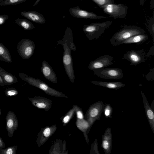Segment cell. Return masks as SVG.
Returning a JSON list of instances; mask_svg holds the SVG:
<instances>
[{"mask_svg": "<svg viewBox=\"0 0 154 154\" xmlns=\"http://www.w3.org/2000/svg\"><path fill=\"white\" fill-rule=\"evenodd\" d=\"M41 0H36L34 4L33 5V6H34L37 5Z\"/></svg>", "mask_w": 154, "mask_h": 154, "instance_id": "f35d334b", "label": "cell"}, {"mask_svg": "<svg viewBox=\"0 0 154 154\" xmlns=\"http://www.w3.org/2000/svg\"><path fill=\"white\" fill-rule=\"evenodd\" d=\"M69 11L71 16L79 18L102 19L106 18V17L98 15L92 12L82 9L79 6L70 8Z\"/></svg>", "mask_w": 154, "mask_h": 154, "instance_id": "30bf717a", "label": "cell"}, {"mask_svg": "<svg viewBox=\"0 0 154 154\" xmlns=\"http://www.w3.org/2000/svg\"><path fill=\"white\" fill-rule=\"evenodd\" d=\"M28 0H3L0 2V6L14 5L25 2Z\"/></svg>", "mask_w": 154, "mask_h": 154, "instance_id": "44dd1931", "label": "cell"}, {"mask_svg": "<svg viewBox=\"0 0 154 154\" xmlns=\"http://www.w3.org/2000/svg\"><path fill=\"white\" fill-rule=\"evenodd\" d=\"M71 111L70 112V113H69L67 115L65 116L63 119V122L64 123H67L70 119L71 115H72V114L74 113V110H71Z\"/></svg>", "mask_w": 154, "mask_h": 154, "instance_id": "4316f807", "label": "cell"}, {"mask_svg": "<svg viewBox=\"0 0 154 154\" xmlns=\"http://www.w3.org/2000/svg\"><path fill=\"white\" fill-rule=\"evenodd\" d=\"M51 129L50 128H45L43 131L44 135L46 137H49L51 134Z\"/></svg>", "mask_w": 154, "mask_h": 154, "instance_id": "83f0119b", "label": "cell"}, {"mask_svg": "<svg viewBox=\"0 0 154 154\" xmlns=\"http://www.w3.org/2000/svg\"><path fill=\"white\" fill-rule=\"evenodd\" d=\"M148 40V37L147 34L145 33L139 34L125 39L122 42L121 44L132 43L140 44Z\"/></svg>", "mask_w": 154, "mask_h": 154, "instance_id": "9a60e30c", "label": "cell"}, {"mask_svg": "<svg viewBox=\"0 0 154 154\" xmlns=\"http://www.w3.org/2000/svg\"><path fill=\"white\" fill-rule=\"evenodd\" d=\"M146 0H140V4L141 5H143L144 3Z\"/></svg>", "mask_w": 154, "mask_h": 154, "instance_id": "8d00e7d4", "label": "cell"}, {"mask_svg": "<svg viewBox=\"0 0 154 154\" xmlns=\"http://www.w3.org/2000/svg\"><path fill=\"white\" fill-rule=\"evenodd\" d=\"M95 75L105 79H119L123 78V71L116 68H102L93 70Z\"/></svg>", "mask_w": 154, "mask_h": 154, "instance_id": "52a82bcc", "label": "cell"}, {"mask_svg": "<svg viewBox=\"0 0 154 154\" xmlns=\"http://www.w3.org/2000/svg\"><path fill=\"white\" fill-rule=\"evenodd\" d=\"M146 52L143 50H131L128 51L124 54L123 59L127 60L131 66H136L145 61Z\"/></svg>", "mask_w": 154, "mask_h": 154, "instance_id": "ba28073f", "label": "cell"}, {"mask_svg": "<svg viewBox=\"0 0 154 154\" xmlns=\"http://www.w3.org/2000/svg\"><path fill=\"white\" fill-rule=\"evenodd\" d=\"M3 0H0V2H1L2 1H3Z\"/></svg>", "mask_w": 154, "mask_h": 154, "instance_id": "60d3db41", "label": "cell"}, {"mask_svg": "<svg viewBox=\"0 0 154 154\" xmlns=\"http://www.w3.org/2000/svg\"><path fill=\"white\" fill-rule=\"evenodd\" d=\"M110 20L103 22H96L88 25L85 24L83 30L87 37L90 40L98 38L112 24Z\"/></svg>", "mask_w": 154, "mask_h": 154, "instance_id": "3957f363", "label": "cell"}, {"mask_svg": "<svg viewBox=\"0 0 154 154\" xmlns=\"http://www.w3.org/2000/svg\"><path fill=\"white\" fill-rule=\"evenodd\" d=\"M98 113V110L96 108L92 109L90 112V115L92 117L96 116Z\"/></svg>", "mask_w": 154, "mask_h": 154, "instance_id": "f1b7e54d", "label": "cell"}, {"mask_svg": "<svg viewBox=\"0 0 154 154\" xmlns=\"http://www.w3.org/2000/svg\"><path fill=\"white\" fill-rule=\"evenodd\" d=\"M5 93L7 96H12L17 95L18 93V92L14 88H10L5 91Z\"/></svg>", "mask_w": 154, "mask_h": 154, "instance_id": "cb8c5ba5", "label": "cell"}, {"mask_svg": "<svg viewBox=\"0 0 154 154\" xmlns=\"http://www.w3.org/2000/svg\"><path fill=\"white\" fill-rule=\"evenodd\" d=\"M21 15L27 19L38 24H44L46 22L44 17L41 14L35 11H22Z\"/></svg>", "mask_w": 154, "mask_h": 154, "instance_id": "5bb4252c", "label": "cell"}, {"mask_svg": "<svg viewBox=\"0 0 154 154\" xmlns=\"http://www.w3.org/2000/svg\"><path fill=\"white\" fill-rule=\"evenodd\" d=\"M91 82L95 85L113 89H118L125 86V84L120 82L92 81Z\"/></svg>", "mask_w": 154, "mask_h": 154, "instance_id": "2e32d148", "label": "cell"}, {"mask_svg": "<svg viewBox=\"0 0 154 154\" xmlns=\"http://www.w3.org/2000/svg\"><path fill=\"white\" fill-rule=\"evenodd\" d=\"M0 60L8 63L12 62V58L8 49L0 42Z\"/></svg>", "mask_w": 154, "mask_h": 154, "instance_id": "ac0fdd59", "label": "cell"}, {"mask_svg": "<svg viewBox=\"0 0 154 154\" xmlns=\"http://www.w3.org/2000/svg\"><path fill=\"white\" fill-rule=\"evenodd\" d=\"M148 27L150 34L152 36L153 41L154 39V16L150 19L148 22Z\"/></svg>", "mask_w": 154, "mask_h": 154, "instance_id": "603a6c76", "label": "cell"}, {"mask_svg": "<svg viewBox=\"0 0 154 154\" xmlns=\"http://www.w3.org/2000/svg\"><path fill=\"white\" fill-rule=\"evenodd\" d=\"M113 57L107 55L100 56L91 61L88 66V69L92 70L107 67L113 64Z\"/></svg>", "mask_w": 154, "mask_h": 154, "instance_id": "9c48e42d", "label": "cell"}, {"mask_svg": "<svg viewBox=\"0 0 154 154\" xmlns=\"http://www.w3.org/2000/svg\"><path fill=\"white\" fill-rule=\"evenodd\" d=\"M0 75L6 85H11L18 82L17 78L0 66Z\"/></svg>", "mask_w": 154, "mask_h": 154, "instance_id": "e0dca14e", "label": "cell"}, {"mask_svg": "<svg viewBox=\"0 0 154 154\" xmlns=\"http://www.w3.org/2000/svg\"><path fill=\"white\" fill-rule=\"evenodd\" d=\"M9 17L6 14H0V25L4 24Z\"/></svg>", "mask_w": 154, "mask_h": 154, "instance_id": "484cf974", "label": "cell"}, {"mask_svg": "<svg viewBox=\"0 0 154 154\" xmlns=\"http://www.w3.org/2000/svg\"><path fill=\"white\" fill-rule=\"evenodd\" d=\"M109 144L108 142L106 140H104L103 142V146L105 149H107L108 147Z\"/></svg>", "mask_w": 154, "mask_h": 154, "instance_id": "d6a6232c", "label": "cell"}, {"mask_svg": "<svg viewBox=\"0 0 154 154\" xmlns=\"http://www.w3.org/2000/svg\"><path fill=\"white\" fill-rule=\"evenodd\" d=\"M147 115L148 118L150 119H153L154 118V114L152 111L149 109L147 111Z\"/></svg>", "mask_w": 154, "mask_h": 154, "instance_id": "4dcf8cb0", "label": "cell"}, {"mask_svg": "<svg viewBox=\"0 0 154 154\" xmlns=\"http://www.w3.org/2000/svg\"><path fill=\"white\" fill-rule=\"evenodd\" d=\"M101 8L104 13L115 18H125L128 11V6L122 4H109Z\"/></svg>", "mask_w": 154, "mask_h": 154, "instance_id": "5b68a950", "label": "cell"}, {"mask_svg": "<svg viewBox=\"0 0 154 154\" xmlns=\"http://www.w3.org/2000/svg\"><path fill=\"white\" fill-rule=\"evenodd\" d=\"M35 45L32 40L27 38L21 39L17 46V51L20 57L23 59H28L33 55Z\"/></svg>", "mask_w": 154, "mask_h": 154, "instance_id": "8992f818", "label": "cell"}, {"mask_svg": "<svg viewBox=\"0 0 154 154\" xmlns=\"http://www.w3.org/2000/svg\"><path fill=\"white\" fill-rule=\"evenodd\" d=\"M109 109H106L105 111V114L106 116H108L109 114Z\"/></svg>", "mask_w": 154, "mask_h": 154, "instance_id": "74e56055", "label": "cell"}, {"mask_svg": "<svg viewBox=\"0 0 154 154\" xmlns=\"http://www.w3.org/2000/svg\"><path fill=\"white\" fill-rule=\"evenodd\" d=\"M17 147V146H14L6 148H0V154H15Z\"/></svg>", "mask_w": 154, "mask_h": 154, "instance_id": "ffe728a7", "label": "cell"}, {"mask_svg": "<svg viewBox=\"0 0 154 154\" xmlns=\"http://www.w3.org/2000/svg\"><path fill=\"white\" fill-rule=\"evenodd\" d=\"M144 33L145 30L141 27L134 25H125L113 35L110 42L112 45L116 46L121 45L123 41L131 36Z\"/></svg>", "mask_w": 154, "mask_h": 154, "instance_id": "7a4b0ae2", "label": "cell"}, {"mask_svg": "<svg viewBox=\"0 0 154 154\" xmlns=\"http://www.w3.org/2000/svg\"><path fill=\"white\" fill-rule=\"evenodd\" d=\"M154 68L150 69V71L146 75L145 77L146 79L149 80H151L154 79Z\"/></svg>", "mask_w": 154, "mask_h": 154, "instance_id": "d4e9b609", "label": "cell"}, {"mask_svg": "<svg viewBox=\"0 0 154 154\" xmlns=\"http://www.w3.org/2000/svg\"><path fill=\"white\" fill-rule=\"evenodd\" d=\"M57 45H61L63 48V62L66 72L70 81L74 83L75 74L72 51H75L76 47L73 42V34L71 29L67 27L65 31L63 38L57 41Z\"/></svg>", "mask_w": 154, "mask_h": 154, "instance_id": "6da1fadb", "label": "cell"}, {"mask_svg": "<svg viewBox=\"0 0 154 154\" xmlns=\"http://www.w3.org/2000/svg\"><path fill=\"white\" fill-rule=\"evenodd\" d=\"M1 109H0V116H1Z\"/></svg>", "mask_w": 154, "mask_h": 154, "instance_id": "ab89813d", "label": "cell"}, {"mask_svg": "<svg viewBox=\"0 0 154 154\" xmlns=\"http://www.w3.org/2000/svg\"><path fill=\"white\" fill-rule=\"evenodd\" d=\"M40 69L41 72L46 79L53 83H57V75L48 62L45 60L43 61Z\"/></svg>", "mask_w": 154, "mask_h": 154, "instance_id": "7c38bea8", "label": "cell"}, {"mask_svg": "<svg viewBox=\"0 0 154 154\" xmlns=\"http://www.w3.org/2000/svg\"><path fill=\"white\" fill-rule=\"evenodd\" d=\"M6 121V129L8 135L10 137H12L14 131L18 126V121L14 113L12 111H9L5 117Z\"/></svg>", "mask_w": 154, "mask_h": 154, "instance_id": "8fae6325", "label": "cell"}, {"mask_svg": "<svg viewBox=\"0 0 154 154\" xmlns=\"http://www.w3.org/2000/svg\"><path fill=\"white\" fill-rule=\"evenodd\" d=\"M32 104L35 106L48 110L51 106V101L50 99L39 96H35L33 98H29Z\"/></svg>", "mask_w": 154, "mask_h": 154, "instance_id": "4fadbf2b", "label": "cell"}, {"mask_svg": "<svg viewBox=\"0 0 154 154\" xmlns=\"http://www.w3.org/2000/svg\"><path fill=\"white\" fill-rule=\"evenodd\" d=\"M18 75L23 81L27 82L31 85L42 90L48 95L55 97H67L63 94L51 88L38 79L32 77L23 73H19Z\"/></svg>", "mask_w": 154, "mask_h": 154, "instance_id": "277c9868", "label": "cell"}, {"mask_svg": "<svg viewBox=\"0 0 154 154\" xmlns=\"http://www.w3.org/2000/svg\"><path fill=\"white\" fill-rule=\"evenodd\" d=\"M5 144L2 140L1 137H0V148H5Z\"/></svg>", "mask_w": 154, "mask_h": 154, "instance_id": "e575fe53", "label": "cell"}, {"mask_svg": "<svg viewBox=\"0 0 154 154\" xmlns=\"http://www.w3.org/2000/svg\"><path fill=\"white\" fill-rule=\"evenodd\" d=\"M150 7L152 10L154 8V0H150Z\"/></svg>", "mask_w": 154, "mask_h": 154, "instance_id": "d590c367", "label": "cell"}, {"mask_svg": "<svg viewBox=\"0 0 154 154\" xmlns=\"http://www.w3.org/2000/svg\"><path fill=\"white\" fill-rule=\"evenodd\" d=\"M97 5L101 8L104 5L109 4H115L114 0H92Z\"/></svg>", "mask_w": 154, "mask_h": 154, "instance_id": "7402d4cb", "label": "cell"}, {"mask_svg": "<svg viewBox=\"0 0 154 154\" xmlns=\"http://www.w3.org/2000/svg\"><path fill=\"white\" fill-rule=\"evenodd\" d=\"M15 22L25 30H30L35 28L32 23L26 19L17 18L15 20Z\"/></svg>", "mask_w": 154, "mask_h": 154, "instance_id": "d6986e66", "label": "cell"}, {"mask_svg": "<svg viewBox=\"0 0 154 154\" xmlns=\"http://www.w3.org/2000/svg\"><path fill=\"white\" fill-rule=\"evenodd\" d=\"M77 117L80 119H82L83 118V115L81 111L78 110L76 112Z\"/></svg>", "mask_w": 154, "mask_h": 154, "instance_id": "1f68e13d", "label": "cell"}, {"mask_svg": "<svg viewBox=\"0 0 154 154\" xmlns=\"http://www.w3.org/2000/svg\"><path fill=\"white\" fill-rule=\"evenodd\" d=\"M6 85V84L5 82L2 78L0 75V86H3Z\"/></svg>", "mask_w": 154, "mask_h": 154, "instance_id": "836d02e7", "label": "cell"}, {"mask_svg": "<svg viewBox=\"0 0 154 154\" xmlns=\"http://www.w3.org/2000/svg\"><path fill=\"white\" fill-rule=\"evenodd\" d=\"M154 47L153 45L150 48L148 52L147 53L146 56L148 57L151 55H154Z\"/></svg>", "mask_w": 154, "mask_h": 154, "instance_id": "f546056e", "label": "cell"}]
</instances>
